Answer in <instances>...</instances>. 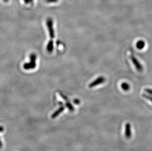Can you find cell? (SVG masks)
Instances as JSON below:
<instances>
[{"label":"cell","instance_id":"1","mask_svg":"<svg viewBox=\"0 0 152 151\" xmlns=\"http://www.w3.org/2000/svg\"><path fill=\"white\" fill-rule=\"evenodd\" d=\"M36 60L37 56L35 54H32L30 55V62L26 63L23 65V68L25 70H30L35 69L36 67Z\"/></svg>","mask_w":152,"mask_h":151},{"label":"cell","instance_id":"2","mask_svg":"<svg viewBox=\"0 0 152 151\" xmlns=\"http://www.w3.org/2000/svg\"><path fill=\"white\" fill-rule=\"evenodd\" d=\"M46 26L48 28V32L49 34L50 40H53L55 37V32L53 28V21L51 18H49L46 20Z\"/></svg>","mask_w":152,"mask_h":151},{"label":"cell","instance_id":"3","mask_svg":"<svg viewBox=\"0 0 152 151\" xmlns=\"http://www.w3.org/2000/svg\"><path fill=\"white\" fill-rule=\"evenodd\" d=\"M130 58L132 62H133V64L135 65V68L137 69L139 72H141L143 71V66L142 65L140 64L137 58L134 56V55H131L130 56Z\"/></svg>","mask_w":152,"mask_h":151},{"label":"cell","instance_id":"4","mask_svg":"<svg viewBox=\"0 0 152 151\" xmlns=\"http://www.w3.org/2000/svg\"><path fill=\"white\" fill-rule=\"evenodd\" d=\"M105 79L103 77H99L96 79L95 81H92L90 84L89 85V88H93L95 86H97L98 85L102 84L105 82Z\"/></svg>","mask_w":152,"mask_h":151},{"label":"cell","instance_id":"5","mask_svg":"<svg viewBox=\"0 0 152 151\" xmlns=\"http://www.w3.org/2000/svg\"><path fill=\"white\" fill-rule=\"evenodd\" d=\"M125 135L127 139H130L131 137V126L130 123H127L125 125Z\"/></svg>","mask_w":152,"mask_h":151},{"label":"cell","instance_id":"6","mask_svg":"<svg viewBox=\"0 0 152 151\" xmlns=\"http://www.w3.org/2000/svg\"><path fill=\"white\" fill-rule=\"evenodd\" d=\"M65 109V107L63 105H61V107H59L58 109H57L56 111L53 113L51 115V118L52 119H55L57 116H59L61 113L64 111Z\"/></svg>","mask_w":152,"mask_h":151},{"label":"cell","instance_id":"7","mask_svg":"<svg viewBox=\"0 0 152 151\" xmlns=\"http://www.w3.org/2000/svg\"><path fill=\"white\" fill-rule=\"evenodd\" d=\"M54 49L53 40H50L46 47V50L48 53H51Z\"/></svg>","mask_w":152,"mask_h":151},{"label":"cell","instance_id":"8","mask_svg":"<svg viewBox=\"0 0 152 151\" xmlns=\"http://www.w3.org/2000/svg\"><path fill=\"white\" fill-rule=\"evenodd\" d=\"M145 45V42H144L143 41L139 40L136 43V47L138 49L141 50L143 49Z\"/></svg>","mask_w":152,"mask_h":151},{"label":"cell","instance_id":"9","mask_svg":"<svg viewBox=\"0 0 152 151\" xmlns=\"http://www.w3.org/2000/svg\"><path fill=\"white\" fill-rule=\"evenodd\" d=\"M65 105H66V107H67V109H69V111H71V112L74 111V107H73L72 104H71V103L69 102V101H66V103H65Z\"/></svg>","mask_w":152,"mask_h":151},{"label":"cell","instance_id":"10","mask_svg":"<svg viewBox=\"0 0 152 151\" xmlns=\"http://www.w3.org/2000/svg\"><path fill=\"white\" fill-rule=\"evenodd\" d=\"M121 88L125 91H127L130 89L129 84L127 83H123L121 84Z\"/></svg>","mask_w":152,"mask_h":151},{"label":"cell","instance_id":"11","mask_svg":"<svg viewBox=\"0 0 152 151\" xmlns=\"http://www.w3.org/2000/svg\"><path fill=\"white\" fill-rule=\"evenodd\" d=\"M142 96L144 98L150 101L151 102H152V96L151 95H148V94H143Z\"/></svg>","mask_w":152,"mask_h":151},{"label":"cell","instance_id":"12","mask_svg":"<svg viewBox=\"0 0 152 151\" xmlns=\"http://www.w3.org/2000/svg\"><path fill=\"white\" fill-rule=\"evenodd\" d=\"M145 91L147 92L149 95H152V89H149V88H146L145 89Z\"/></svg>","mask_w":152,"mask_h":151},{"label":"cell","instance_id":"13","mask_svg":"<svg viewBox=\"0 0 152 151\" xmlns=\"http://www.w3.org/2000/svg\"><path fill=\"white\" fill-rule=\"evenodd\" d=\"M45 2L48 3H54L58 1V0H45Z\"/></svg>","mask_w":152,"mask_h":151},{"label":"cell","instance_id":"14","mask_svg":"<svg viewBox=\"0 0 152 151\" xmlns=\"http://www.w3.org/2000/svg\"><path fill=\"white\" fill-rule=\"evenodd\" d=\"M73 102H74V104H76V105H79L80 104V101L79 99H75L73 101Z\"/></svg>","mask_w":152,"mask_h":151},{"label":"cell","instance_id":"15","mask_svg":"<svg viewBox=\"0 0 152 151\" xmlns=\"http://www.w3.org/2000/svg\"><path fill=\"white\" fill-rule=\"evenodd\" d=\"M24 1L25 3L27 4H29L31 2V0H24Z\"/></svg>","mask_w":152,"mask_h":151},{"label":"cell","instance_id":"16","mask_svg":"<svg viewBox=\"0 0 152 151\" xmlns=\"http://www.w3.org/2000/svg\"><path fill=\"white\" fill-rule=\"evenodd\" d=\"M4 131V128L3 126H0V132H2Z\"/></svg>","mask_w":152,"mask_h":151},{"label":"cell","instance_id":"17","mask_svg":"<svg viewBox=\"0 0 152 151\" xmlns=\"http://www.w3.org/2000/svg\"><path fill=\"white\" fill-rule=\"evenodd\" d=\"M2 147H3V144H2V141H1V140L0 138V149L2 148Z\"/></svg>","mask_w":152,"mask_h":151},{"label":"cell","instance_id":"18","mask_svg":"<svg viewBox=\"0 0 152 151\" xmlns=\"http://www.w3.org/2000/svg\"><path fill=\"white\" fill-rule=\"evenodd\" d=\"M9 1V0H3V1H4V2H5V3H6V2H8Z\"/></svg>","mask_w":152,"mask_h":151},{"label":"cell","instance_id":"19","mask_svg":"<svg viewBox=\"0 0 152 151\" xmlns=\"http://www.w3.org/2000/svg\"><path fill=\"white\" fill-rule=\"evenodd\" d=\"M31 2H32V1H33V0H31Z\"/></svg>","mask_w":152,"mask_h":151}]
</instances>
